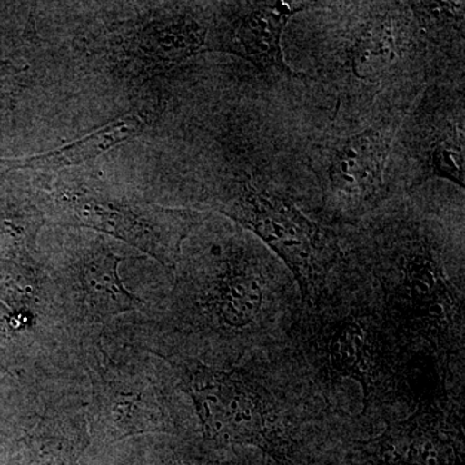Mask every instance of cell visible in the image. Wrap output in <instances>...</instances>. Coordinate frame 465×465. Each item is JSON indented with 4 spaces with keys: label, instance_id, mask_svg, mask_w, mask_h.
Returning <instances> with one entry per match:
<instances>
[{
    "label": "cell",
    "instance_id": "obj_1",
    "mask_svg": "<svg viewBox=\"0 0 465 465\" xmlns=\"http://www.w3.org/2000/svg\"><path fill=\"white\" fill-rule=\"evenodd\" d=\"M84 357L91 445L154 434L198 436L191 401L166 361L108 342L84 351Z\"/></svg>",
    "mask_w": 465,
    "mask_h": 465
},
{
    "label": "cell",
    "instance_id": "obj_2",
    "mask_svg": "<svg viewBox=\"0 0 465 465\" xmlns=\"http://www.w3.org/2000/svg\"><path fill=\"white\" fill-rule=\"evenodd\" d=\"M164 361L191 401L204 442L222 449H259L277 465H308L277 401L250 369L211 366L191 358Z\"/></svg>",
    "mask_w": 465,
    "mask_h": 465
},
{
    "label": "cell",
    "instance_id": "obj_3",
    "mask_svg": "<svg viewBox=\"0 0 465 465\" xmlns=\"http://www.w3.org/2000/svg\"><path fill=\"white\" fill-rule=\"evenodd\" d=\"M42 215L52 224L124 241L173 269L202 220L191 211L157 206L112 186L75 179L58 180L43 201Z\"/></svg>",
    "mask_w": 465,
    "mask_h": 465
},
{
    "label": "cell",
    "instance_id": "obj_4",
    "mask_svg": "<svg viewBox=\"0 0 465 465\" xmlns=\"http://www.w3.org/2000/svg\"><path fill=\"white\" fill-rule=\"evenodd\" d=\"M119 256L103 237H73L56 262L45 264L70 331L84 351L100 347L116 318L137 313L148 302L124 286Z\"/></svg>",
    "mask_w": 465,
    "mask_h": 465
},
{
    "label": "cell",
    "instance_id": "obj_5",
    "mask_svg": "<svg viewBox=\"0 0 465 465\" xmlns=\"http://www.w3.org/2000/svg\"><path fill=\"white\" fill-rule=\"evenodd\" d=\"M217 211L252 232L295 277L302 299L316 302L326 272L327 240L292 202L243 180L216 203Z\"/></svg>",
    "mask_w": 465,
    "mask_h": 465
},
{
    "label": "cell",
    "instance_id": "obj_6",
    "mask_svg": "<svg viewBox=\"0 0 465 465\" xmlns=\"http://www.w3.org/2000/svg\"><path fill=\"white\" fill-rule=\"evenodd\" d=\"M463 436L461 420L428 403L358 443L347 465H464Z\"/></svg>",
    "mask_w": 465,
    "mask_h": 465
},
{
    "label": "cell",
    "instance_id": "obj_7",
    "mask_svg": "<svg viewBox=\"0 0 465 465\" xmlns=\"http://www.w3.org/2000/svg\"><path fill=\"white\" fill-rule=\"evenodd\" d=\"M314 5L307 2L232 3L207 33L206 50L244 58L271 74L293 75L284 61V27L299 12Z\"/></svg>",
    "mask_w": 465,
    "mask_h": 465
},
{
    "label": "cell",
    "instance_id": "obj_8",
    "mask_svg": "<svg viewBox=\"0 0 465 465\" xmlns=\"http://www.w3.org/2000/svg\"><path fill=\"white\" fill-rule=\"evenodd\" d=\"M316 338V353L327 372L335 378L351 379L361 385L366 409L382 394L391 391L394 381L384 354L379 348L378 332L367 317L344 316L326 322V330Z\"/></svg>",
    "mask_w": 465,
    "mask_h": 465
},
{
    "label": "cell",
    "instance_id": "obj_9",
    "mask_svg": "<svg viewBox=\"0 0 465 465\" xmlns=\"http://www.w3.org/2000/svg\"><path fill=\"white\" fill-rule=\"evenodd\" d=\"M396 284L394 293L409 320L427 323L440 339H448L449 330L461 336L463 312L442 266L425 244H415L403 256Z\"/></svg>",
    "mask_w": 465,
    "mask_h": 465
},
{
    "label": "cell",
    "instance_id": "obj_10",
    "mask_svg": "<svg viewBox=\"0 0 465 465\" xmlns=\"http://www.w3.org/2000/svg\"><path fill=\"white\" fill-rule=\"evenodd\" d=\"M391 134L366 128L339 140L326 168L330 191L349 202H367L381 191L390 155Z\"/></svg>",
    "mask_w": 465,
    "mask_h": 465
},
{
    "label": "cell",
    "instance_id": "obj_11",
    "mask_svg": "<svg viewBox=\"0 0 465 465\" xmlns=\"http://www.w3.org/2000/svg\"><path fill=\"white\" fill-rule=\"evenodd\" d=\"M146 125V115L139 112H131L87 134L78 142L45 154L12 162V166L41 171H60L79 166L90 159L100 157L119 143L139 136L145 131Z\"/></svg>",
    "mask_w": 465,
    "mask_h": 465
},
{
    "label": "cell",
    "instance_id": "obj_12",
    "mask_svg": "<svg viewBox=\"0 0 465 465\" xmlns=\"http://www.w3.org/2000/svg\"><path fill=\"white\" fill-rule=\"evenodd\" d=\"M399 29L391 18L372 21L360 33L351 50V67L357 78L378 82L399 61Z\"/></svg>",
    "mask_w": 465,
    "mask_h": 465
},
{
    "label": "cell",
    "instance_id": "obj_13",
    "mask_svg": "<svg viewBox=\"0 0 465 465\" xmlns=\"http://www.w3.org/2000/svg\"><path fill=\"white\" fill-rule=\"evenodd\" d=\"M463 127L450 125L430 145L425 163V177H440L464 188Z\"/></svg>",
    "mask_w": 465,
    "mask_h": 465
}]
</instances>
